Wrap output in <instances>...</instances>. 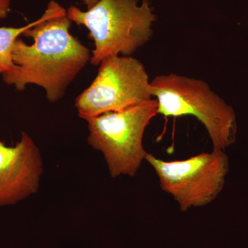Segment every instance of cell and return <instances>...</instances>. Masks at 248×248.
<instances>
[{
  "mask_svg": "<svg viewBox=\"0 0 248 248\" xmlns=\"http://www.w3.org/2000/svg\"><path fill=\"white\" fill-rule=\"evenodd\" d=\"M71 23L67 10L50 0L40 22L23 34L33 43L27 45L20 37L16 41V66L1 75L4 82L19 91L37 85L45 90L49 102L60 100L91 58L89 48L70 32Z\"/></svg>",
  "mask_w": 248,
  "mask_h": 248,
  "instance_id": "obj_1",
  "label": "cell"
},
{
  "mask_svg": "<svg viewBox=\"0 0 248 248\" xmlns=\"http://www.w3.org/2000/svg\"><path fill=\"white\" fill-rule=\"evenodd\" d=\"M99 0L91 9L81 11L72 6L67 10L71 22L89 31L94 44L91 62L99 66L111 56H131L153 35L156 20L148 0Z\"/></svg>",
  "mask_w": 248,
  "mask_h": 248,
  "instance_id": "obj_2",
  "label": "cell"
},
{
  "mask_svg": "<svg viewBox=\"0 0 248 248\" xmlns=\"http://www.w3.org/2000/svg\"><path fill=\"white\" fill-rule=\"evenodd\" d=\"M152 96L157 113L164 117H196L206 129L213 149L226 151L234 144L237 121L233 108L203 80L170 73L151 81Z\"/></svg>",
  "mask_w": 248,
  "mask_h": 248,
  "instance_id": "obj_3",
  "label": "cell"
},
{
  "mask_svg": "<svg viewBox=\"0 0 248 248\" xmlns=\"http://www.w3.org/2000/svg\"><path fill=\"white\" fill-rule=\"evenodd\" d=\"M157 109L153 98L123 110L85 120L89 130L88 143L104 155L111 177L137 174L148 154L143 146V135L158 115Z\"/></svg>",
  "mask_w": 248,
  "mask_h": 248,
  "instance_id": "obj_4",
  "label": "cell"
},
{
  "mask_svg": "<svg viewBox=\"0 0 248 248\" xmlns=\"http://www.w3.org/2000/svg\"><path fill=\"white\" fill-rule=\"evenodd\" d=\"M145 160L156 172L161 190L172 196L182 211L213 202L223 190L229 172V159L221 150L173 161L148 153Z\"/></svg>",
  "mask_w": 248,
  "mask_h": 248,
  "instance_id": "obj_5",
  "label": "cell"
},
{
  "mask_svg": "<svg viewBox=\"0 0 248 248\" xmlns=\"http://www.w3.org/2000/svg\"><path fill=\"white\" fill-rule=\"evenodd\" d=\"M96 78L76 98L83 120L123 110L153 99L151 81L141 62L131 56H111L99 64Z\"/></svg>",
  "mask_w": 248,
  "mask_h": 248,
  "instance_id": "obj_6",
  "label": "cell"
},
{
  "mask_svg": "<svg viewBox=\"0 0 248 248\" xmlns=\"http://www.w3.org/2000/svg\"><path fill=\"white\" fill-rule=\"evenodd\" d=\"M43 161L38 147L25 132L14 146L0 141V207L16 205L40 188Z\"/></svg>",
  "mask_w": 248,
  "mask_h": 248,
  "instance_id": "obj_7",
  "label": "cell"
},
{
  "mask_svg": "<svg viewBox=\"0 0 248 248\" xmlns=\"http://www.w3.org/2000/svg\"><path fill=\"white\" fill-rule=\"evenodd\" d=\"M40 21V17L24 27H0V75L11 71L16 66L12 56L16 41Z\"/></svg>",
  "mask_w": 248,
  "mask_h": 248,
  "instance_id": "obj_8",
  "label": "cell"
},
{
  "mask_svg": "<svg viewBox=\"0 0 248 248\" xmlns=\"http://www.w3.org/2000/svg\"><path fill=\"white\" fill-rule=\"evenodd\" d=\"M11 0H0V19L7 17L11 11Z\"/></svg>",
  "mask_w": 248,
  "mask_h": 248,
  "instance_id": "obj_9",
  "label": "cell"
},
{
  "mask_svg": "<svg viewBox=\"0 0 248 248\" xmlns=\"http://www.w3.org/2000/svg\"><path fill=\"white\" fill-rule=\"evenodd\" d=\"M80 1H82L86 5L87 9H90L97 4L99 0H80Z\"/></svg>",
  "mask_w": 248,
  "mask_h": 248,
  "instance_id": "obj_10",
  "label": "cell"
}]
</instances>
